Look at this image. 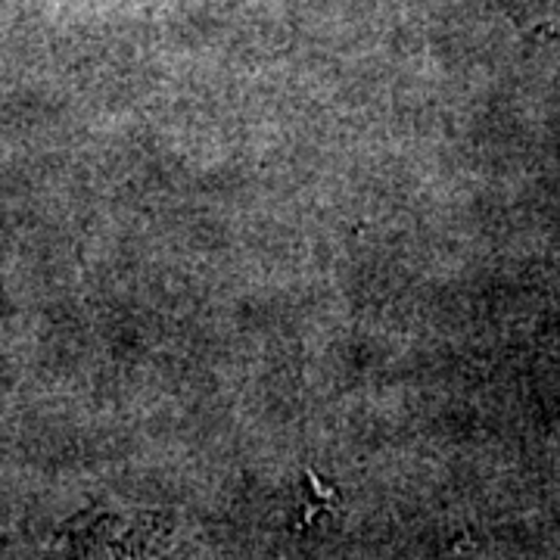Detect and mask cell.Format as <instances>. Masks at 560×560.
<instances>
[{
  "label": "cell",
  "mask_w": 560,
  "mask_h": 560,
  "mask_svg": "<svg viewBox=\"0 0 560 560\" xmlns=\"http://www.w3.org/2000/svg\"><path fill=\"white\" fill-rule=\"evenodd\" d=\"M523 10L536 22H548L560 32V0H521Z\"/></svg>",
  "instance_id": "1"
}]
</instances>
